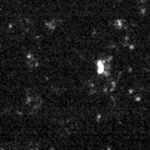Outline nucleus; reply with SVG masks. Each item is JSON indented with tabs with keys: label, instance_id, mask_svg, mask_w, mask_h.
<instances>
[{
	"label": "nucleus",
	"instance_id": "39448f33",
	"mask_svg": "<svg viewBox=\"0 0 150 150\" xmlns=\"http://www.w3.org/2000/svg\"><path fill=\"white\" fill-rule=\"evenodd\" d=\"M114 26L119 30H123L126 28V20L125 19H116V20L114 21Z\"/></svg>",
	"mask_w": 150,
	"mask_h": 150
},
{
	"label": "nucleus",
	"instance_id": "f03ea898",
	"mask_svg": "<svg viewBox=\"0 0 150 150\" xmlns=\"http://www.w3.org/2000/svg\"><path fill=\"white\" fill-rule=\"evenodd\" d=\"M43 98L36 95V94H30V95H26V99H25V104L34 110L40 109L41 105H43Z\"/></svg>",
	"mask_w": 150,
	"mask_h": 150
},
{
	"label": "nucleus",
	"instance_id": "7ed1b4c3",
	"mask_svg": "<svg viewBox=\"0 0 150 150\" xmlns=\"http://www.w3.org/2000/svg\"><path fill=\"white\" fill-rule=\"evenodd\" d=\"M25 63L30 69H34V68H36L38 65H39V60H38V58L35 55H33L31 53H29V54H26V56H25Z\"/></svg>",
	"mask_w": 150,
	"mask_h": 150
},
{
	"label": "nucleus",
	"instance_id": "20e7f679",
	"mask_svg": "<svg viewBox=\"0 0 150 150\" xmlns=\"http://www.w3.org/2000/svg\"><path fill=\"white\" fill-rule=\"evenodd\" d=\"M58 25H59V20L58 19H50V20H48L45 23V26L48 28V29L50 30V31H53V30H55L56 28H58Z\"/></svg>",
	"mask_w": 150,
	"mask_h": 150
},
{
	"label": "nucleus",
	"instance_id": "f257e3e1",
	"mask_svg": "<svg viewBox=\"0 0 150 150\" xmlns=\"http://www.w3.org/2000/svg\"><path fill=\"white\" fill-rule=\"evenodd\" d=\"M111 56L100 58L96 60V73L100 76H110L111 73Z\"/></svg>",
	"mask_w": 150,
	"mask_h": 150
}]
</instances>
